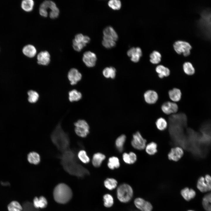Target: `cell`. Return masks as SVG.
Instances as JSON below:
<instances>
[{"instance_id": "cell-2", "label": "cell", "mask_w": 211, "mask_h": 211, "mask_svg": "<svg viewBox=\"0 0 211 211\" xmlns=\"http://www.w3.org/2000/svg\"><path fill=\"white\" fill-rule=\"evenodd\" d=\"M53 195L56 202L60 204H65L71 200L72 197V193L68 186L64 183H60L55 188Z\"/></svg>"}, {"instance_id": "cell-32", "label": "cell", "mask_w": 211, "mask_h": 211, "mask_svg": "<svg viewBox=\"0 0 211 211\" xmlns=\"http://www.w3.org/2000/svg\"><path fill=\"white\" fill-rule=\"evenodd\" d=\"M107 165L108 167L111 169L118 168L120 166L119 160L115 156L110 157L108 159Z\"/></svg>"}, {"instance_id": "cell-20", "label": "cell", "mask_w": 211, "mask_h": 211, "mask_svg": "<svg viewBox=\"0 0 211 211\" xmlns=\"http://www.w3.org/2000/svg\"><path fill=\"white\" fill-rule=\"evenodd\" d=\"M104 36L111 39L115 41L117 40L118 36L113 28L110 26L106 28L103 30Z\"/></svg>"}, {"instance_id": "cell-41", "label": "cell", "mask_w": 211, "mask_h": 211, "mask_svg": "<svg viewBox=\"0 0 211 211\" xmlns=\"http://www.w3.org/2000/svg\"><path fill=\"white\" fill-rule=\"evenodd\" d=\"M108 4L110 8L115 10L120 9L121 6V2L119 0H110L108 1Z\"/></svg>"}, {"instance_id": "cell-35", "label": "cell", "mask_w": 211, "mask_h": 211, "mask_svg": "<svg viewBox=\"0 0 211 211\" xmlns=\"http://www.w3.org/2000/svg\"><path fill=\"white\" fill-rule=\"evenodd\" d=\"M8 211H22L23 208L19 203L16 201L11 202L7 206Z\"/></svg>"}, {"instance_id": "cell-40", "label": "cell", "mask_w": 211, "mask_h": 211, "mask_svg": "<svg viewBox=\"0 0 211 211\" xmlns=\"http://www.w3.org/2000/svg\"><path fill=\"white\" fill-rule=\"evenodd\" d=\"M102 44L106 48H110L114 47L116 43L114 40L103 36Z\"/></svg>"}, {"instance_id": "cell-19", "label": "cell", "mask_w": 211, "mask_h": 211, "mask_svg": "<svg viewBox=\"0 0 211 211\" xmlns=\"http://www.w3.org/2000/svg\"><path fill=\"white\" fill-rule=\"evenodd\" d=\"M22 52L26 56L29 58H33L36 55L37 50L33 45L28 44L23 47Z\"/></svg>"}, {"instance_id": "cell-27", "label": "cell", "mask_w": 211, "mask_h": 211, "mask_svg": "<svg viewBox=\"0 0 211 211\" xmlns=\"http://www.w3.org/2000/svg\"><path fill=\"white\" fill-rule=\"evenodd\" d=\"M126 139V137L124 135H122L116 139L115 145L118 151L120 152H122L124 145Z\"/></svg>"}, {"instance_id": "cell-14", "label": "cell", "mask_w": 211, "mask_h": 211, "mask_svg": "<svg viewBox=\"0 0 211 211\" xmlns=\"http://www.w3.org/2000/svg\"><path fill=\"white\" fill-rule=\"evenodd\" d=\"M183 153V149L180 147H177L171 149L168 154V157L170 160L177 161L182 157Z\"/></svg>"}, {"instance_id": "cell-42", "label": "cell", "mask_w": 211, "mask_h": 211, "mask_svg": "<svg viewBox=\"0 0 211 211\" xmlns=\"http://www.w3.org/2000/svg\"><path fill=\"white\" fill-rule=\"evenodd\" d=\"M86 45V44L84 43L77 42L73 40V48L77 52H80Z\"/></svg>"}, {"instance_id": "cell-22", "label": "cell", "mask_w": 211, "mask_h": 211, "mask_svg": "<svg viewBox=\"0 0 211 211\" xmlns=\"http://www.w3.org/2000/svg\"><path fill=\"white\" fill-rule=\"evenodd\" d=\"M105 158V156L101 153L98 152L95 154L92 159L93 165L96 167H100Z\"/></svg>"}, {"instance_id": "cell-15", "label": "cell", "mask_w": 211, "mask_h": 211, "mask_svg": "<svg viewBox=\"0 0 211 211\" xmlns=\"http://www.w3.org/2000/svg\"><path fill=\"white\" fill-rule=\"evenodd\" d=\"M38 63L40 65L46 66L48 65L50 61V56L47 51L40 52L37 56Z\"/></svg>"}, {"instance_id": "cell-29", "label": "cell", "mask_w": 211, "mask_h": 211, "mask_svg": "<svg viewBox=\"0 0 211 211\" xmlns=\"http://www.w3.org/2000/svg\"><path fill=\"white\" fill-rule=\"evenodd\" d=\"M150 61L152 64H157L159 63L161 60V55L158 51L154 50L150 55Z\"/></svg>"}, {"instance_id": "cell-34", "label": "cell", "mask_w": 211, "mask_h": 211, "mask_svg": "<svg viewBox=\"0 0 211 211\" xmlns=\"http://www.w3.org/2000/svg\"><path fill=\"white\" fill-rule=\"evenodd\" d=\"M28 96V101L31 103H35L36 102L39 98V95L38 93L35 91L30 90L27 92Z\"/></svg>"}, {"instance_id": "cell-17", "label": "cell", "mask_w": 211, "mask_h": 211, "mask_svg": "<svg viewBox=\"0 0 211 211\" xmlns=\"http://www.w3.org/2000/svg\"><path fill=\"white\" fill-rule=\"evenodd\" d=\"M181 194L185 200L189 201L195 198L196 193L193 189L185 187L181 190Z\"/></svg>"}, {"instance_id": "cell-24", "label": "cell", "mask_w": 211, "mask_h": 211, "mask_svg": "<svg viewBox=\"0 0 211 211\" xmlns=\"http://www.w3.org/2000/svg\"><path fill=\"white\" fill-rule=\"evenodd\" d=\"M122 157L124 162L128 164H134L136 162L137 159L136 154L132 152H130L129 153H124L123 154Z\"/></svg>"}, {"instance_id": "cell-1", "label": "cell", "mask_w": 211, "mask_h": 211, "mask_svg": "<svg viewBox=\"0 0 211 211\" xmlns=\"http://www.w3.org/2000/svg\"><path fill=\"white\" fill-rule=\"evenodd\" d=\"M50 138L52 143L61 153L58 157L65 171L79 177L89 174V171L78 163L75 152L70 147L68 134L64 130L62 126H57L55 128Z\"/></svg>"}, {"instance_id": "cell-38", "label": "cell", "mask_w": 211, "mask_h": 211, "mask_svg": "<svg viewBox=\"0 0 211 211\" xmlns=\"http://www.w3.org/2000/svg\"><path fill=\"white\" fill-rule=\"evenodd\" d=\"M103 204L106 207H112L114 203L113 199L112 196L110 194H106L103 196Z\"/></svg>"}, {"instance_id": "cell-46", "label": "cell", "mask_w": 211, "mask_h": 211, "mask_svg": "<svg viewBox=\"0 0 211 211\" xmlns=\"http://www.w3.org/2000/svg\"><path fill=\"white\" fill-rule=\"evenodd\" d=\"M187 211H194V210H188Z\"/></svg>"}, {"instance_id": "cell-25", "label": "cell", "mask_w": 211, "mask_h": 211, "mask_svg": "<svg viewBox=\"0 0 211 211\" xmlns=\"http://www.w3.org/2000/svg\"><path fill=\"white\" fill-rule=\"evenodd\" d=\"M202 203L206 211H211V192L207 194L204 196Z\"/></svg>"}, {"instance_id": "cell-8", "label": "cell", "mask_w": 211, "mask_h": 211, "mask_svg": "<svg viewBox=\"0 0 211 211\" xmlns=\"http://www.w3.org/2000/svg\"><path fill=\"white\" fill-rule=\"evenodd\" d=\"M134 204L136 207L140 211H152L153 209L152 204L143 198L138 197L134 200Z\"/></svg>"}, {"instance_id": "cell-43", "label": "cell", "mask_w": 211, "mask_h": 211, "mask_svg": "<svg viewBox=\"0 0 211 211\" xmlns=\"http://www.w3.org/2000/svg\"><path fill=\"white\" fill-rule=\"evenodd\" d=\"M59 11L57 7L50 10L49 13V16L51 19H55L59 15Z\"/></svg>"}, {"instance_id": "cell-7", "label": "cell", "mask_w": 211, "mask_h": 211, "mask_svg": "<svg viewBox=\"0 0 211 211\" xmlns=\"http://www.w3.org/2000/svg\"><path fill=\"white\" fill-rule=\"evenodd\" d=\"M146 142V140L143 138L140 133L137 132L133 135L131 143L134 148L142 150L145 148Z\"/></svg>"}, {"instance_id": "cell-9", "label": "cell", "mask_w": 211, "mask_h": 211, "mask_svg": "<svg viewBox=\"0 0 211 211\" xmlns=\"http://www.w3.org/2000/svg\"><path fill=\"white\" fill-rule=\"evenodd\" d=\"M161 109L165 114L171 115L177 113L178 110V106L176 103L168 101L162 104Z\"/></svg>"}, {"instance_id": "cell-4", "label": "cell", "mask_w": 211, "mask_h": 211, "mask_svg": "<svg viewBox=\"0 0 211 211\" xmlns=\"http://www.w3.org/2000/svg\"><path fill=\"white\" fill-rule=\"evenodd\" d=\"M173 48L178 54H182L185 57L188 56L190 54V50L192 46L188 42L182 41L178 40L175 42L173 45Z\"/></svg>"}, {"instance_id": "cell-6", "label": "cell", "mask_w": 211, "mask_h": 211, "mask_svg": "<svg viewBox=\"0 0 211 211\" xmlns=\"http://www.w3.org/2000/svg\"><path fill=\"white\" fill-rule=\"evenodd\" d=\"M197 188L201 192L204 193L211 191V176L209 175L204 177L201 176L198 179L197 184Z\"/></svg>"}, {"instance_id": "cell-11", "label": "cell", "mask_w": 211, "mask_h": 211, "mask_svg": "<svg viewBox=\"0 0 211 211\" xmlns=\"http://www.w3.org/2000/svg\"><path fill=\"white\" fill-rule=\"evenodd\" d=\"M145 102L150 105L155 103L159 99V96L157 92L154 90H148L146 91L143 95Z\"/></svg>"}, {"instance_id": "cell-3", "label": "cell", "mask_w": 211, "mask_h": 211, "mask_svg": "<svg viewBox=\"0 0 211 211\" xmlns=\"http://www.w3.org/2000/svg\"><path fill=\"white\" fill-rule=\"evenodd\" d=\"M117 197L121 202L127 203L132 199L133 195V191L132 187L126 183L120 185L117 190Z\"/></svg>"}, {"instance_id": "cell-13", "label": "cell", "mask_w": 211, "mask_h": 211, "mask_svg": "<svg viewBox=\"0 0 211 211\" xmlns=\"http://www.w3.org/2000/svg\"><path fill=\"white\" fill-rule=\"evenodd\" d=\"M127 54L129 57H131V61L136 63L139 61L142 55V52L139 47H132L127 51Z\"/></svg>"}, {"instance_id": "cell-36", "label": "cell", "mask_w": 211, "mask_h": 211, "mask_svg": "<svg viewBox=\"0 0 211 211\" xmlns=\"http://www.w3.org/2000/svg\"><path fill=\"white\" fill-rule=\"evenodd\" d=\"M157 144L154 142H150L146 145L145 150L146 152L149 155H152L157 152Z\"/></svg>"}, {"instance_id": "cell-26", "label": "cell", "mask_w": 211, "mask_h": 211, "mask_svg": "<svg viewBox=\"0 0 211 211\" xmlns=\"http://www.w3.org/2000/svg\"><path fill=\"white\" fill-rule=\"evenodd\" d=\"M69 99L71 102L77 101L82 98L81 93L76 89H73L69 91L68 93Z\"/></svg>"}, {"instance_id": "cell-23", "label": "cell", "mask_w": 211, "mask_h": 211, "mask_svg": "<svg viewBox=\"0 0 211 211\" xmlns=\"http://www.w3.org/2000/svg\"><path fill=\"white\" fill-rule=\"evenodd\" d=\"M27 160L30 164L37 165L39 164L40 161V157L38 153L32 152H30L28 154Z\"/></svg>"}, {"instance_id": "cell-30", "label": "cell", "mask_w": 211, "mask_h": 211, "mask_svg": "<svg viewBox=\"0 0 211 211\" xmlns=\"http://www.w3.org/2000/svg\"><path fill=\"white\" fill-rule=\"evenodd\" d=\"M117 181L115 179L112 178H107L104 182L105 187L110 190L115 188L117 186Z\"/></svg>"}, {"instance_id": "cell-45", "label": "cell", "mask_w": 211, "mask_h": 211, "mask_svg": "<svg viewBox=\"0 0 211 211\" xmlns=\"http://www.w3.org/2000/svg\"><path fill=\"white\" fill-rule=\"evenodd\" d=\"M39 13L40 15L42 16L45 17L47 16L48 14L47 11L45 9L39 8Z\"/></svg>"}, {"instance_id": "cell-37", "label": "cell", "mask_w": 211, "mask_h": 211, "mask_svg": "<svg viewBox=\"0 0 211 211\" xmlns=\"http://www.w3.org/2000/svg\"><path fill=\"white\" fill-rule=\"evenodd\" d=\"M155 123L157 128L161 131L165 130L167 126V122L166 120L162 117L157 119Z\"/></svg>"}, {"instance_id": "cell-5", "label": "cell", "mask_w": 211, "mask_h": 211, "mask_svg": "<svg viewBox=\"0 0 211 211\" xmlns=\"http://www.w3.org/2000/svg\"><path fill=\"white\" fill-rule=\"evenodd\" d=\"M75 132L79 136L81 137H86L89 131V127L87 122L83 120H78L74 123Z\"/></svg>"}, {"instance_id": "cell-39", "label": "cell", "mask_w": 211, "mask_h": 211, "mask_svg": "<svg viewBox=\"0 0 211 211\" xmlns=\"http://www.w3.org/2000/svg\"><path fill=\"white\" fill-rule=\"evenodd\" d=\"M77 156L79 159L84 163L87 164L90 161V159L84 150L79 151L78 153Z\"/></svg>"}, {"instance_id": "cell-44", "label": "cell", "mask_w": 211, "mask_h": 211, "mask_svg": "<svg viewBox=\"0 0 211 211\" xmlns=\"http://www.w3.org/2000/svg\"><path fill=\"white\" fill-rule=\"evenodd\" d=\"M84 35L81 33L77 34L75 36V38L73 40L77 42L84 43L86 44L84 40Z\"/></svg>"}, {"instance_id": "cell-33", "label": "cell", "mask_w": 211, "mask_h": 211, "mask_svg": "<svg viewBox=\"0 0 211 211\" xmlns=\"http://www.w3.org/2000/svg\"><path fill=\"white\" fill-rule=\"evenodd\" d=\"M116 72L115 69L113 67H107L103 70V74L106 78L113 79L115 77Z\"/></svg>"}, {"instance_id": "cell-28", "label": "cell", "mask_w": 211, "mask_h": 211, "mask_svg": "<svg viewBox=\"0 0 211 211\" xmlns=\"http://www.w3.org/2000/svg\"><path fill=\"white\" fill-rule=\"evenodd\" d=\"M34 2L32 0H24L21 3V7L25 11H31L33 9Z\"/></svg>"}, {"instance_id": "cell-18", "label": "cell", "mask_w": 211, "mask_h": 211, "mask_svg": "<svg viewBox=\"0 0 211 211\" xmlns=\"http://www.w3.org/2000/svg\"><path fill=\"white\" fill-rule=\"evenodd\" d=\"M155 71L158 74V77L161 79L168 77L170 74V71L169 69L162 65L157 66L155 68Z\"/></svg>"}, {"instance_id": "cell-10", "label": "cell", "mask_w": 211, "mask_h": 211, "mask_svg": "<svg viewBox=\"0 0 211 211\" xmlns=\"http://www.w3.org/2000/svg\"><path fill=\"white\" fill-rule=\"evenodd\" d=\"M82 60L87 67H93L95 65L97 60L96 56L93 52L90 51H86L83 54Z\"/></svg>"}, {"instance_id": "cell-12", "label": "cell", "mask_w": 211, "mask_h": 211, "mask_svg": "<svg viewBox=\"0 0 211 211\" xmlns=\"http://www.w3.org/2000/svg\"><path fill=\"white\" fill-rule=\"evenodd\" d=\"M67 77L72 85L76 84L82 78V75L79 71L75 68L71 69L69 71Z\"/></svg>"}, {"instance_id": "cell-16", "label": "cell", "mask_w": 211, "mask_h": 211, "mask_svg": "<svg viewBox=\"0 0 211 211\" xmlns=\"http://www.w3.org/2000/svg\"><path fill=\"white\" fill-rule=\"evenodd\" d=\"M168 94L170 99L172 102L175 103L181 100L182 94L180 89L174 88L169 91Z\"/></svg>"}, {"instance_id": "cell-21", "label": "cell", "mask_w": 211, "mask_h": 211, "mask_svg": "<svg viewBox=\"0 0 211 211\" xmlns=\"http://www.w3.org/2000/svg\"><path fill=\"white\" fill-rule=\"evenodd\" d=\"M47 202L46 198L43 196H41L39 198L35 197L33 200V205L36 208H43L45 207Z\"/></svg>"}, {"instance_id": "cell-31", "label": "cell", "mask_w": 211, "mask_h": 211, "mask_svg": "<svg viewBox=\"0 0 211 211\" xmlns=\"http://www.w3.org/2000/svg\"><path fill=\"white\" fill-rule=\"evenodd\" d=\"M184 73L188 75H192L195 73V69L191 63L187 62H184L183 66Z\"/></svg>"}]
</instances>
